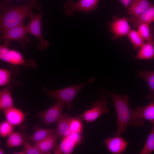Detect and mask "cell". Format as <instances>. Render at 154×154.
Masks as SVG:
<instances>
[{"mask_svg": "<svg viewBox=\"0 0 154 154\" xmlns=\"http://www.w3.org/2000/svg\"><path fill=\"white\" fill-rule=\"evenodd\" d=\"M56 129L40 128L36 130L31 137V139L34 143L38 142L54 133Z\"/></svg>", "mask_w": 154, "mask_h": 154, "instance_id": "obj_24", "label": "cell"}, {"mask_svg": "<svg viewBox=\"0 0 154 154\" xmlns=\"http://www.w3.org/2000/svg\"><path fill=\"white\" fill-rule=\"evenodd\" d=\"M105 143L108 151L113 154H121L126 150L128 143L121 136L108 138L105 140Z\"/></svg>", "mask_w": 154, "mask_h": 154, "instance_id": "obj_13", "label": "cell"}, {"mask_svg": "<svg viewBox=\"0 0 154 154\" xmlns=\"http://www.w3.org/2000/svg\"><path fill=\"white\" fill-rule=\"evenodd\" d=\"M125 8L128 7L132 0H119Z\"/></svg>", "mask_w": 154, "mask_h": 154, "instance_id": "obj_31", "label": "cell"}, {"mask_svg": "<svg viewBox=\"0 0 154 154\" xmlns=\"http://www.w3.org/2000/svg\"><path fill=\"white\" fill-rule=\"evenodd\" d=\"M154 45L148 42H145L135 56L137 60H154Z\"/></svg>", "mask_w": 154, "mask_h": 154, "instance_id": "obj_22", "label": "cell"}, {"mask_svg": "<svg viewBox=\"0 0 154 154\" xmlns=\"http://www.w3.org/2000/svg\"><path fill=\"white\" fill-rule=\"evenodd\" d=\"M100 0H79L76 2L73 0H67L63 4L65 14L71 16L76 11H82L88 14L97 9L98 4Z\"/></svg>", "mask_w": 154, "mask_h": 154, "instance_id": "obj_7", "label": "cell"}, {"mask_svg": "<svg viewBox=\"0 0 154 154\" xmlns=\"http://www.w3.org/2000/svg\"><path fill=\"white\" fill-rule=\"evenodd\" d=\"M72 117L68 114H63L57 121V127L55 133L58 138H63L72 133L70 127V121Z\"/></svg>", "mask_w": 154, "mask_h": 154, "instance_id": "obj_17", "label": "cell"}, {"mask_svg": "<svg viewBox=\"0 0 154 154\" xmlns=\"http://www.w3.org/2000/svg\"><path fill=\"white\" fill-rule=\"evenodd\" d=\"M2 111L6 120L14 126L20 125L24 120L25 115L23 112L14 106Z\"/></svg>", "mask_w": 154, "mask_h": 154, "instance_id": "obj_16", "label": "cell"}, {"mask_svg": "<svg viewBox=\"0 0 154 154\" xmlns=\"http://www.w3.org/2000/svg\"><path fill=\"white\" fill-rule=\"evenodd\" d=\"M25 21L7 31L0 38V41L4 40L8 45L10 42L17 41L23 48L26 47L30 42V39Z\"/></svg>", "mask_w": 154, "mask_h": 154, "instance_id": "obj_6", "label": "cell"}, {"mask_svg": "<svg viewBox=\"0 0 154 154\" xmlns=\"http://www.w3.org/2000/svg\"><path fill=\"white\" fill-rule=\"evenodd\" d=\"M128 18V21L135 28L143 23L151 24L154 22V4H152L140 15L132 16Z\"/></svg>", "mask_w": 154, "mask_h": 154, "instance_id": "obj_15", "label": "cell"}, {"mask_svg": "<svg viewBox=\"0 0 154 154\" xmlns=\"http://www.w3.org/2000/svg\"><path fill=\"white\" fill-rule=\"evenodd\" d=\"M38 10L37 14L33 11L28 16L30 19L29 24L26 25L28 33L34 36L38 40L39 44L38 48L40 51L46 49L50 45L49 42L43 38L42 28V14L41 7L39 5H37Z\"/></svg>", "mask_w": 154, "mask_h": 154, "instance_id": "obj_4", "label": "cell"}, {"mask_svg": "<svg viewBox=\"0 0 154 154\" xmlns=\"http://www.w3.org/2000/svg\"><path fill=\"white\" fill-rule=\"evenodd\" d=\"M4 151L2 148H0V154H4Z\"/></svg>", "mask_w": 154, "mask_h": 154, "instance_id": "obj_32", "label": "cell"}, {"mask_svg": "<svg viewBox=\"0 0 154 154\" xmlns=\"http://www.w3.org/2000/svg\"><path fill=\"white\" fill-rule=\"evenodd\" d=\"M106 97L104 96L95 101L93 107L84 112L78 116L87 123L93 122L100 116L108 113L109 109L106 102Z\"/></svg>", "mask_w": 154, "mask_h": 154, "instance_id": "obj_8", "label": "cell"}, {"mask_svg": "<svg viewBox=\"0 0 154 154\" xmlns=\"http://www.w3.org/2000/svg\"><path fill=\"white\" fill-rule=\"evenodd\" d=\"M24 149L22 151L15 153L16 154H42V153L34 145L29 143L25 138Z\"/></svg>", "mask_w": 154, "mask_h": 154, "instance_id": "obj_30", "label": "cell"}, {"mask_svg": "<svg viewBox=\"0 0 154 154\" xmlns=\"http://www.w3.org/2000/svg\"><path fill=\"white\" fill-rule=\"evenodd\" d=\"M82 139L81 133H71L63 138L59 144L54 148V153L58 154H71L75 147L80 143Z\"/></svg>", "mask_w": 154, "mask_h": 154, "instance_id": "obj_10", "label": "cell"}, {"mask_svg": "<svg viewBox=\"0 0 154 154\" xmlns=\"http://www.w3.org/2000/svg\"><path fill=\"white\" fill-rule=\"evenodd\" d=\"M38 5L36 0H29L20 5H12L10 0L0 3V33L3 35L10 29L25 21L26 18Z\"/></svg>", "mask_w": 154, "mask_h": 154, "instance_id": "obj_1", "label": "cell"}, {"mask_svg": "<svg viewBox=\"0 0 154 154\" xmlns=\"http://www.w3.org/2000/svg\"><path fill=\"white\" fill-rule=\"evenodd\" d=\"M82 119L79 117H72L70 121V127L72 133H81L83 126Z\"/></svg>", "mask_w": 154, "mask_h": 154, "instance_id": "obj_27", "label": "cell"}, {"mask_svg": "<svg viewBox=\"0 0 154 154\" xmlns=\"http://www.w3.org/2000/svg\"><path fill=\"white\" fill-rule=\"evenodd\" d=\"M95 80V78L92 77L84 83L73 84L60 89L48 90L43 87L42 89L47 96L62 102L67 105L69 109H71L73 101L76 96L82 88L89 84L94 82Z\"/></svg>", "mask_w": 154, "mask_h": 154, "instance_id": "obj_3", "label": "cell"}, {"mask_svg": "<svg viewBox=\"0 0 154 154\" xmlns=\"http://www.w3.org/2000/svg\"><path fill=\"white\" fill-rule=\"evenodd\" d=\"M58 137L56 133L48 136L42 140L35 144L34 146L42 154H50V151L56 146Z\"/></svg>", "mask_w": 154, "mask_h": 154, "instance_id": "obj_18", "label": "cell"}, {"mask_svg": "<svg viewBox=\"0 0 154 154\" xmlns=\"http://www.w3.org/2000/svg\"><path fill=\"white\" fill-rule=\"evenodd\" d=\"M152 5L149 0H132L128 7L127 13L133 16H138Z\"/></svg>", "mask_w": 154, "mask_h": 154, "instance_id": "obj_19", "label": "cell"}, {"mask_svg": "<svg viewBox=\"0 0 154 154\" xmlns=\"http://www.w3.org/2000/svg\"><path fill=\"white\" fill-rule=\"evenodd\" d=\"M14 126L7 120L2 121L0 125V135L2 137L8 136L13 132Z\"/></svg>", "mask_w": 154, "mask_h": 154, "instance_id": "obj_29", "label": "cell"}, {"mask_svg": "<svg viewBox=\"0 0 154 154\" xmlns=\"http://www.w3.org/2000/svg\"><path fill=\"white\" fill-rule=\"evenodd\" d=\"M145 144L139 154H150L154 152V122Z\"/></svg>", "mask_w": 154, "mask_h": 154, "instance_id": "obj_26", "label": "cell"}, {"mask_svg": "<svg viewBox=\"0 0 154 154\" xmlns=\"http://www.w3.org/2000/svg\"><path fill=\"white\" fill-rule=\"evenodd\" d=\"M133 116L135 120L144 121L147 120L152 123L154 122V99L151 100L150 102L144 106H137L133 110Z\"/></svg>", "mask_w": 154, "mask_h": 154, "instance_id": "obj_12", "label": "cell"}, {"mask_svg": "<svg viewBox=\"0 0 154 154\" xmlns=\"http://www.w3.org/2000/svg\"><path fill=\"white\" fill-rule=\"evenodd\" d=\"M103 94L109 95L114 105L117 121L116 135L121 136L126 131L129 125L139 127L143 125L144 121H137L134 119L133 110L131 108L129 104V95H121L115 92L107 90H104Z\"/></svg>", "mask_w": 154, "mask_h": 154, "instance_id": "obj_2", "label": "cell"}, {"mask_svg": "<svg viewBox=\"0 0 154 154\" xmlns=\"http://www.w3.org/2000/svg\"><path fill=\"white\" fill-rule=\"evenodd\" d=\"M25 138L20 133L13 132L7 140L6 144L8 148H13L24 146Z\"/></svg>", "mask_w": 154, "mask_h": 154, "instance_id": "obj_23", "label": "cell"}, {"mask_svg": "<svg viewBox=\"0 0 154 154\" xmlns=\"http://www.w3.org/2000/svg\"><path fill=\"white\" fill-rule=\"evenodd\" d=\"M12 72L10 70L4 68L0 69V86H2L9 84L11 76H13Z\"/></svg>", "mask_w": 154, "mask_h": 154, "instance_id": "obj_28", "label": "cell"}, {"mask_svg": "<svg viewBox=\"0 0 154 154\" xmlns=\"http://www.w3.org/2000/svg\"><path fill=\"white\" fill-rule=\"evenodd\" d=\"M128 21L127 18L114 16L111 21L108 23L107 26L110 28L109 31L113 34L112 40L127 35L131 29Z\"/></svg>", "mask_w": 154, "mask_h": 154, "instance_id": "obj_11", "label": "cell"}, {"mask_svg": "<svg viewBox=\"0 0 154 154\" xmlns=\"http://www.w3.org/2000/svg\"><path fill=\"white\" fill-rule=\"evenodd\" d=\"M133 46V49H139L145 43V41L138 31L131 29L127 35Z\"/></svg>", "mask_w": 154, "mask_h": 154, "instance_id": "obj_25", "label": "cell"}, {"mask_svg": "<svg viewBox=\"0 0 154 154\" xmlns=\"http://www.w3.org/2000/svg\"><path fill=\"white\" fill-rule=\"evenodd\" d=\"M139 77L144 80L149 89L150 93L146 97L148 99H154V71L137 70Z\"/></svg>", "mask_w": 154, "mask_h": 154, "instance_id": "obj_20", "label": "cell"}, {"mask_svg": "<svg viewBox=\"0 0 154 154\" xmlns=\"http://www.w3.org/2000/svg\"><path fill=\"white\" fill-rule=\"evenodd\" d=\"M20 84L19 81L14 80L0 91V109L2 110L14 106L11 95L12 90L15 86Z\"/></svg>", "mask_w": 154, "mask_h": 154, "instance_id": "obj_14", "label": "cell"}, {"mask_svg": "<svg viewBox=\"0 0 154 154\" xmlns=\"http://www.w3.org/2000/svg\"><path fill=\"white\" fill-rule=\"evenodd\" d=\"M65 105L62 102L56 100L52 106L38 113L37 116L42 124L48 126L57 121L61 115L62 111Z\"/></svg>", "mask_w": 154, "mask_h": 154, "instance_id": "obj_9", "label": "cell"}, {"mask_svg": "<svg viewBox=\"0 0 154 154\" xmlns=\"http://www.w3.org/2000/svg\"><path fill=\"white\" fill-rule=\"evenodd\" d=\"M138 31L145 41L154 45V27L151 24L143 23L138 27Z\"/></svg>", "mask_w": 154, "mask_h": 154, "instance_id": "obj_21", "label": "cell"}, {"mask_svg": "<svg viewBox=\"0 0 154 154\" xmlns=\"http://www.w3.org/2000/svg\"><path fill=\"white\" fill-rule=\"evenodd\" d=\"M9 45L5 43L0 46V59L3 61L13 65H21L27 68H35L36 64L32 60L26 61L22 54L18 51L11 49Z\"/></svg>", "mask_w": 154, "mask_h": 154, "instance_id": "obj_5", "label": "cell"}]
</instances>
